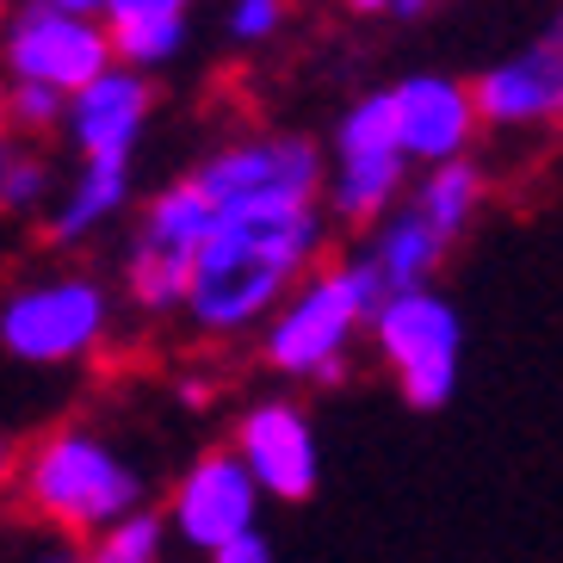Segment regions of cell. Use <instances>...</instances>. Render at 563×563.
<instances>
[{
	"mask_svg": "<svg viewBox=\"0 0 563 563\" xmlns=\"http://www.w3.org/2000/svg\"><path fill=\"white\" fill-rule=\"evenodd\" d=\"M390 106V143L402 162L446 167L471 155L477 136V112H471V87L452 75H402L397 87H384Z\"/></svg>",
	"mask_w": 563,
	"mask_h": 563,
	"instance_id": "11",
	"label": "cell"
},
{
	"mask_svg": "<svg viewBox=\"0 0 563 563\" xmlns=\"http://www.w3.org/2000/svg\"><path fill=\"white\" fill-rule=\"evenodd\" d=\"M378 303L384 285L365 266V254L303 273L298 291L266 316V365L285 378H334L347 365L353 334H365Z\"/></svg>",
	"mask_w": 563,
	"mask_h": 563,
	"instance_id": "3",
	"label": "cell"
},
{
	"mask_svg": "<svg viewBox=\"0 0 563 563\" xmlns=\"http://www.w3.org/2000/svg\"><path fill=\"white\" fill-rule=\"evenodd\" d=\"M13 143V124H7V81H0V150Z\"/></svg>",
	"mask_w": 563,
	"mask_h": 563,
	"instance_id": "27",
	"label": "cell"
},
{
	"mask_svg": "<svg viewBox=\"0 0 563 563\" xmlns=\"http://www.w3.org/2000/svg\"><path fill=\"white\" fill-rule=\"evenodd\" d=\"M235 464L249 471L254 496L273 501H310L322 483V446H316L310 415L291 397H266L235 421Z\"/></svg>",
	"mask_w": 563,
	"mask_h": 563,
	"instance_id": "10",
	"label": "cell"
},
{
	"mask_svg": "<svg viewBox=\"0 0 563 563\" xmlns=\"http://www.w3.org/2000/svg\"><path fill=\"white\" fill-rule=\"evenodd\" d=\"M162 527H167V539H180L186 551H205V558L217 545H230L235 532L261 527V496H254L249 471L235 464L230 446L199 452V459L186 464L174 496H167Z\"/></svg>",
	"mask_w": 563,
	"mask_h": 563,
	"instance_id": "9",
	"label": "cell"
},
{
	"mask_svg": "<svg viewBox=\"0 0 563 563\" xmlns=\"http://www.w3.org/2000/svg\"><path fill=\"white\" fill-rule=\"evenodd\" d=\"M402 186H409V162L397 150H365V155H334V174L322 180V205L341 223H378L397 211Z\"/></svg>",
	"mask_w": 563,
	"mask_h": 563,
	"instance_id": "15",
	"label": "cell"
},
{
	"mask_svg": "<svg viewBox=\"0 0 563 563\" xmlns=\"http://www.w3.org/2000/svg\"><path fill=\"white\" fill-rule=\"evenodd\" d=\"M471 87V112H477V131H532V124H558L563 112V32L558 19L545 25V37L520 56H501L489 63Z\"/></svg>",
	"mask_w": 563,
	"mask_h": 563,
	"instance_id": "12",
	"label": "cell"
},
{
	"mask_svg": "<svg viewBox=\"0 0 563 563\" xmlns=\"http://www.w3.org/2000/svg\"><path fill=\"white\" fill-rule=\"evenodd\" d=\"M211 199L192 180L167 186L143 205L131 249H124V291L136 310H180L186 279H192V254H199L205 230H211Z\"/></svg>",
	"mask_w": 563,
	"mask_h": 563,
	"instance_id": "7",
	"label": "cell"
},
{
	"mask_svg": "<svg viewBox=\"0 0 563 563\" xmlns=\"http://www.w3.org/2000/svg\"><path fill=\"white\" fill-rule=\"evenodd\" d=\"M279 25H285V7H279V0H235L230 13H223V32H230L235 44H266Z\"/></svg>",
	"mask_w": 563,
	"mask_h": 563,
	"instance_id": "23",
	"label": "cell"
},
{
	"mask_svg": "<svg viewBox=\"0 0 563 563\" xmlns=\"http://www.w3.org/2000/svg\"><path fill=\"white\" fill-rule=\"evenodd\" d=\"M483 205V167L464 155V162H446V167H428V180L415 186V205L409 211L428 223L440 242H452V235L471 230V217H477Z\"/></svg>",
	"mask_w": 563,
	"mask_h": 563,
	"instance_id": "18",
	"label": "cell"
},
{
	"mask_svg": "<svg viewBox=\"0 0 563 563\" xmlns=\"http://www.w3.org/2000/svg\"><path fill=\"white\" fill-rule=\"evenodd\" d=\"M32 563H87V558H68V551H44V558H32Z\"/></svg>",
	"mask_w": 563,
	"mask_h": 563,
	"instance_id": "28",
	"label": "cell"
},
{
	"mask_svg": "<svg viewBox=\"0 0 563 563\" xmlns=\"http://www.w3.org/2000/svg\"><path fill=\"white\" fill-rule=\"evenodd\" d=\"M150 112H155V87L131 68H106L100 81H87L81 93H68L63 100V124L56 131L75 143L81 162H131L143 131H150Z\"/></svg>",
	"mask_w": 563,
	"mask_h": 563,
	"instance_id": "13",
	"label": "cell"
},
{
	"mask_svg": "<svg viewBox=\"0 0 563 563\" xmlns=\"http://www.w3.org/2000/svg\"><path fill=\"white\" fill-rule=\"evenodd\" d=\"M186 180L199 186L211 211L242 199H303L322 205V180H329V162L310 136H249V143H230V150L205 155Z\"/></svg>",
	"mask_w": 563,
	"mask_h": 563,
	"instance_id": "8",
	"label": "cell"
},
{
	"mask_svg": "<svg viewBox=\"0 0 563 563\" xmlns=\"http://www.w3.org/2000/svg\"><path fill=\"white\" fill-rule=\"evenodd\" d=\"M7 124H13V131H56V124H63V93L7 87Z\"/></svg>",
	"mask_w": 563,
	"mask_h": 563,
	"instance_id": "22",
	"label": "cell"
},
{
	"mask_svg": "<svg viewBox=\"0 0 563 563\" xmlns=\"http://www.w3.org/2000/svg\"><path fill=\"white\" fill-rule=\"evenodd\" d=\"M7 87H44V93H81L112 68L100 32V0H25L0 32Z\"/></svg>",
	"mask_w": 563,
	"mask_h": 563,
	"instance_id": "4",
	"label": "cell"
},
{
	"mask_svg": "<svg viewBox=\"0 0 563 563\" xmlns=\"http://www.w3.org/2000/svg\"><path fill=\"white\" fill-rule=\"evenodd\" d=\"M329 242L322 205L303 199H242L223 205L192 254L180 310L205 334H249L279 310Z\"/></svg>",
	"mask_w": 563,
	"mask_h": 563,
	"instance_id": "1",
	"label": "cell"
},
{
	"mask_svg": "<svg viewBox=\"0 0 563 563\" xmlns=\"http://www.w3.org/2000/svg\"><path fill=\"white\" fill-rule=\"evenodd\" d=\"M13 471H19V452H13V446H7V440H0V483L13 477Z\"/></svg>",
	"mask_w": 563,
	"mask_h": 563,
	"instance_id": "26",
	"label": "cell"
},
{
	"mask_svg": "<svg viewBox=\"0 0 563 563\" xmlns=\"http://www.w3.org/2000/svg\"><path fill=\"white\" fill-rule=\"evenodd\" d=\"M167 551V527L155 508H136L124 514L112 532H100V545H93V558L87 563H162Z\"/></svg>",
	"mask_w": 563,
	"mask_h": 563,
	"instance_id": "20",
	"label": "cell"
},
{
	"mask_svg": "<svg viewBox=\"0 0 563 563\" xmlns=\"http://www.w3.org/2000/svg\"><path fill=\"white\" fill-rule=\"evenodd\" d=\"M446 261V242L421 223V217L402 205V211L378 217L372 223V249H365V266L378 273L384 298H397V291H428L433 273Z\"/></svg>",
	"mask_w": 563,
	"mask_h": 563,
	"instance_id": "16",
	"label": "cell"
},
{
	"mask_svg": "<svg viewBox=\"0 0 563 563\" xmlns=\"http://www.w3.org/2000/svg\"><path fill=\"white\" fill-rule=\"evenodd\" d=\"M378 360L397 372V390L409 409H446L464 365V316L446 291H397L365 322Z\"/></svg>",
	"mask_w": 563,
	"mask_h": 563,
	"instance_id": "5",
	"label": "cell"
},
{
	"mask_svg": "<svg viewBox=\"0 0 563 563\" xmlns=\"http://www.w3.org/2000/svg\"><path fill=\"white\" fill-rule=\"evenodd\" d=\"M51 186H56V174L32 143H7L0 150V211H13V217L37 211L51 199Z\"/></svg>",
	"mask_w": 563,
	"mask_h": 563,
	"instance_id": "19",
	"label": "cell"
},
{
	"mask_svg": "<svg viewBox=\"0 0 563 563\" xmlns=\"http://www.w3.org/2000/svg\"><path fill=\"white\" fill-rule=\"evenodd\" d=\"M360 13H384V19H428V0H384V7H360Z\"/></svg>",
	"mask_w": 563,
	"mask_h": 563,
	"instance_id": "25",
	"label": "cell"
},
{
	"mask_svg": "<svg viewBox=\"0 0 563 563\" xmlns=\"http://www.w3.org/2000/svg\"><path fill=\"white\" fill-rule=\"evenodd\" d=\"M19 496L63 532H112L124 514L150 508V477L93 428H56L19 459Z\"/></svg>",
	"mask_w": 563,
	"mask_h": 563,
	"instance_id": "2",
	"label": "cell"
},
{
	"mask_svg": "<svg viewBox=\"0 0 563 563\" xmlns=\"http://www.w3.org/2000/svg\"><path fill=\"white\" fill-rule=\"evenodd\" d=\"M205 563H273V539H266L261 527H254V532H235L230 545H217Z\"/></svg>",
	"mask_w": 563,
	"mask_h": 563,
	"instance_id": "24",
	"label": "cell"
},
{
	"mask_svg": "<svg viewBox=\"0 0 563 563\" xmlns=\"http://www.w3.org/2000/svg\"><path fill=\"white\" fill-rule=\"evenodd\" d=\"M124 205H131V162H118V155L81 162L51 211V242H81V235L106 230Z\"/></svg>",
	"mask_w": 563,
	"mask_h": 563,
	"instance_id": "17",
	"label": "cell"
},
{
	"mask_svg": "<svg viewBox=\"0 0 563 563\" xmlns=\"http://www.w3.org/2000/svg\"><path fill=\"white\" fill-rule=\"evenodd\" d=\"M112 298L93 273H56V279L19 285L0 303V347L25 365H68L106 341Z\"/></svg>",
	"mask_w": 563,
	"mask_h": 563,
	"instance_id": "6",
	"label": "cell"
},
{
	"mask_svg": "<svg viewBox=\"0 0 563 563\" xmlns=\"http://www.w3.org/2000/svg\"><path fill=\"white\" fill-rule=\"evenodd\" d=\"M365 150H397L390 143V106H384V93L353 100L341 112V124H334V155H365Z\"/></svg>",
	"mask_w": 563,
	"mask_h": 563,
	"instance_id": "21",
	"label": "cell"
},
{
	"mask_svg": "<svg viewBox=\"0 0 563 563\" xmlns=\"http://www.w3.org/2000/svg\"><path fill=\"white\" fill-rule=\"evenodd\" d=\"M100 32L112 68H131L150 81V68H167L186 51V32H192V13L180 0H100Z\"/></svg>",
	"mask_w": 563,
	"mask_h": 563,
	"instance_id": "14",
	"label": "cell"
}]
</instances>
